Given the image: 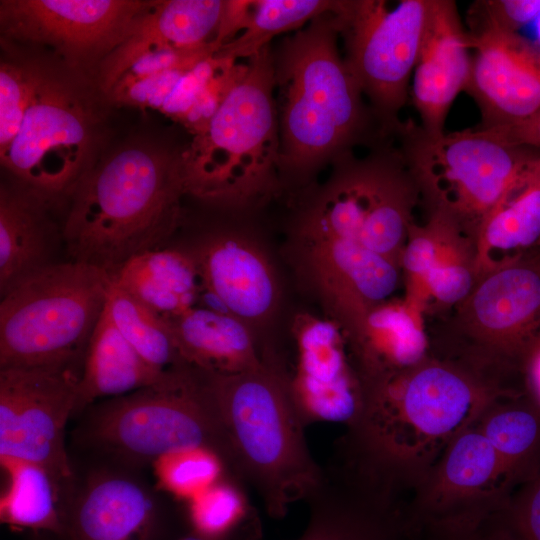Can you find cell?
Masks as SVG:
<instances>
[{
    "mask_svg": "<svg viewBox=\"0 0 540 540\" xmlns=\"http://www.w3.org/2000/svg\"><path fill=\"white\" fill-rule=\"evenodd\" d=\"M183 152L147 138L107 146L66 201L70 260L112 276L131 258L160 248L178 226L187 194Z\"/></svg>",
    "mask_w": 540,
    "mask_h": 540,
    "instance_id": "obj_1",
    "label": "cell"
},
{
    "mask_svg": "<svg viewBox=\"0 0 540 540\" xmlns=\"http://www.w3.org/2000/svg\"><path fill=\"white\" fill-rule=\"evenodd\" d=\"M505 395L472 370L425 357L364 386L344 437L398 484L416 488L449 442Z\"/></svg>",
    "mask_w": 540,
    "mask_h": 540,
    "instance_id": "obj_2",
    "label": "cell"
},
{
    "mask_svg": "<svg viewBox=\"0 0 540 540\" xmlns=\"http://www.w3.org/2000/svg\"><path fill=\"white\" fill-rule=\"evenodd\" d=\"M338 38L331 10L272 50L281 181L303 183L355 146L387 140L339 52Z\"/></svg>",
    "mask_w": 540,
    "mask_h": 540,
    "instance_id": "obj_3",
    "label": "cell"
},
{
    "mask_svg": "<svg viewBox=\"0 0 540 540\" xmlns=\"http://www.w3.org/2000/svg\"><path fill=\"white\" fill-rule=\"evenodd\" d=\"M187 194L245 209L279 189L280 134L271 44L248 59L207 126L183 152Z\"/></svg>",
    "mask_w": 540,
    "mask_h": 540,
    "instance_id": "obj_4",
    "label": "cell"
},
{
    "mask_svg": "<svg viewBox=\"0 0 540 540\" xmlns=\"http://www.w3.org/2000/svg\"><path fill=\"white\" fill-rule=\"evenodd\" d=\"M201 372L227 440L234 479L253 487L270 517L282 519L291 505L312 495L323 473L285 387L267 366L232 375Z\"/></svg>",
    "mask_w": 540,
    "mask_h": 540,
    "instance_id": "obj_5",
    "label": "cell"
},
{
    "mask_svg": "<svg viewBox=\"0 0 540 540\" xmlns=\"http://www.w3.org/2000/svg\"><path fill=\"white\" fill-rule=\"evenodd\" d=\"M34 51V93L0 162L11 177L63 202L108 146L110 103L95 79Z\"/></svg>",
    "mask_w": 540,
    "mask_h": 540,
    "instance_id": "obj_6",
    "label": "cell"
},
{
    "mask_svg": "<svg viewBox=\"0 0 540 540\" xmlns=\"http://www.w3.org/2000/svg\"><path fill=\"white\" fill-rule=\"evenodd\" d=\"M112 285L110 274L73 260L27 277L0 302L1 368H72L85 356Z\"/></svg>",
    "mask_w": 540,
    "mask_h": 540,
    "instance_id": "obj_7",
    "label": "cell"
},
{
    "mask_svg": "<svg viewBox=\"0 0 540 540\" xmlns=\"http://www.w3.org/2000/svg\"><path fill=\"white\" fill-rule=\"evenodd\" d=\"M81 435L92 447L132 464L205 448L230 468V450L203 373L188 365L173 369L159 385L97 405Z\"/></svg>",
    "mask_w": 540,
    "mask_h": 540,
    "instance_id": "obj_8",
    "label": "cell"
},
{
    "mask_svg": "<svg viewBox=\"0 0 540 540\" xmlns=\"http://www.w3.org/2000/svg\"><path fill=\"white\" fill-rule=\"evenodd\" d=\"M395 140L430 214L451 220L473 243L483 219L537 153L490 128L432 134L412 119Z\"/></svg>",
    "mask_w": 540,
    "mask_h": 540,
    "instance_id": "obj_9",
    "label": "cell"
},
{
    "mask_svg": "<svg viewBox=\"0 0 540 540\" xmlns=\"http://www.w3.org/2000/svg\"><path fill=\"white\" fill-rule=\"evenodd\" d=\"M430 0H338L344 61L385 139H395L421 49Z\"/></svg>",
    "mask_w": 540,
    "mask_h": 540,
    "instance_id": "obj_10",
    "label": "cell"
},
{
    "mask_svg": "<svg viewBox=\"0 0 540 540\" xmlns=\"http://www.w3.org/2000/svg\"><path fill=\"white\" fill-rule=\"evenodd\" d=\"M150 0H1V40L45 52L96 81Z\"/></svg>",
    "mask_w": 540,
    "mask_h": 540,
    "instance_id": "obj_11",
    "label": "cell"
},
{
    "mask_svg": "<svg viewBox=\"0 0 540 540\" xmlns=\"http://www.w3.org/2000/svg\"><path fill=\"white\" fill-rule=\"evenodd\" d=\"M79 377L72 368L0 369V457L41 465L60 489L73 481L65 429Z\"/></svg>",
    "mask_w": 540,
    "mask_h": 540,
    "instance_id": "obj_12",
    "label": "cell"
},
{
    "mask_svg": "<svg viewBox=\"0 0 540 540\" xmlns=\"http://www.w3.org/2000/svg\"><path fill=\"white\" fill-rule=\"evenodd\" d=\"M306 500L309 516L295 540H423L398 489L357 461L332 454Z\"/></svg>",
    "mask_w": 540,
    "mask_h": 540,
    "instance_id": "obj_13",
    "label": "cell"
},
{
    "mask_svg": "<svg viewBox=\"0 0 540 540\" xmlns=\"http://www.w3.org/2000/svg\"><path fill=\"white\" fill-rule=\"evenodd\" d=\"M342 329L335 319L309 313L294 319L293 367L281 382L304 426L334 422L348 427L360 414L362 384Z\"/></svg>",
    "mask_w": 540,
    "mask_h": 540,
    "instance_id": "obj_14",
    "label": "cell"
},
{
    "mask_svg": "<svg viewBox=\"0 0 540 540\" xmlns=\"http://www.w3.org/2000/svg\"><path fill=\"white\" fill-rule=\"evenodd\" d=\"M415 490L409 513L420 526L483 517L509 497L500 459L475 423L449 442Z\"/></svg>",
    "mask_w": 540,
    "mask_h": 540,
    "instance_id": "obj_15",
    "label": "cell"
},
{
    "mask_svg": "<svg viewBox=\"0 0 540 540\" xmlns=\"http://www.w3.org/2000/svg\"><path fill=\"white\" fill-rule=\"evenodd\" d=\"M472 68L466 88L480 113L477 127L527 121L540 112V48L518 32L467 30Z\"/></svg>",
    "mask_w": 540,
    "mask_h": 540,
    "instance_id": "obj_16",
    "label": "cell"
},
{
    "mask_svg": "<svg viewBox=\"0 0 540 540\" xmlns=\"http://www.w3.org/2000/svg\"><path fill=\"white\" fill-rule=\"evenodd\" d=\"M62 540H162L159 502L137 479L121 472L90 473L64 508Z\"/></svg>",
    "mask_w": 540,
    "mask_h": 540,
    "instance_id": "obj_17",
    "label": "cell"
},
{
    "mask_svg": "<svg viewBox=\"0 0 540 540\" xmlns=\"http://www.w3.org/2000/svg\"><path fill=\"white\" fill-rule=\"evenodd\" d=\"M480 276L461 302L463 322L485 352L511 354L540 323V269L519 258Z\"/></svg>",
    "mask_w": 540,
    "mask_h": 540,
    "instance_id": "obj_18",
    "label": "cell"
},
{
    "mask_svg": "<svg viewBox=\"0 0 540 540\" xmlns=\"http://www.w3.org/2000/svg\"><path fill=\"white\" fill-rule=\"evenodd\" d=\"M202 281V294L214 309L242 321H262L274 310L277 280L264 253L248 239L230 232L206 235L191 249Z\"/></svg>",
    "mask_w": 540,
    "mask_h": 540,
    "instance_id": "obj_19",
    "label": "cell"
},
{
    "mask_svg": "<svg viewBox=\"0 0 540 540\" xmlns=\"http://www.w3.org/2000/svg\"><path fill=\"white\" fill-rule=\"evenodd\" d=\"M467 29L452 0H430L425 33L412 76L411 99L420 126L444 132L449 110L469 83L472 57Z\"/></svg>",
    "mask_w": 540,
    "mask_h": 540,
    "instance_id": "obj_20",
    "label": "cell"
},
{
    "mask_svg": "<svg viewBox=\"0 0 540 540\" xmlns=\"http://www.w3.org/2000/svg\"><path fill=\"white\" fill-rule=\"evenodd\" d=\"M62 202L11 177L0 186V295L54 264L63 225L54 217Z\"/></svg>",
    "mask_w": 540,
    "mask_h": 540,
    "instance_id": "obj_21",
    "label": "cell"
},
{
    "mask_svg": "<svg viewBox=\"0 0 540 540\" xmlns=\"http://www.w3.org/2000/svg\"><path fill=\"white\" fill-rule=\"evenodd\" d=\"M540 241V153L513 178L483 219L475 237L477 276L519 259Z\"/></svg>",
    "mask_w": 540,
    "mask_h": 540,
    "instance_id": "obj_22",
    "label": "cell"
},
{
    "mask_svg": "<svg viewBox=\"0 0 540 540\" xmlns=\"http://www.w3.org/2000/svg\"><path fill=\"white\" fill-rule=\"evenodd\" d=\"M166 321L180 356L191 367L218 375L266 367L245 322L227 312L197 305Z\"/></svg>",
    "mask_w": 540,
    "mask_h": 540,
    "instance_id": "obj_23",
    "label": "cell"
},
{
    "mask_svg": "<svg viewBox=\"0 0 540 540\" xmlns=\"http://www.w3.org/2000/svg\"><path fill=\"white\" fill-rule=\"evenodd\" d=\"M172 370L158 369L144 360L119 332L105 307L85 352L76 411L99 398L118 397L159 385Z\"/></svg>",
    "mask_w": 540,
    "mask_h": 540,
    "instance_id": "obj_24",
    "label": "cell"
},
{
    "mask_svg": "<svg viewBox=\"0 0 540 540\" xmlns=\"http://www.w3.org/2000/svg\"><path fill=\"white\" fill-rule=\"evenodd\" d=\"M111 278L115 285L166 319L197 306L203 290L194 258L182 249L160 247L141 253Z\"/></svg>",
    "mask_w": 540,
    "mask_h": 540,
    "instance_id": "obj_25",
    "label": "cell"
},
{
    "mask_svg": "<svg viewBox=\"0 0 540 540\" xmlns=\"http://www.w3.org/2000/svg\"><path fill=\"white\" fill-rule=\"evenodd\" d=\"M224 4L225 0L150 1L121 43L120 52L133 57L152 46L190 49L215 45Z\"/></svg>",
    "mask_w": 540,
    "mask_h": 540,
    "instance_id": "obj_26",
    "label": "cell"
},
{
    "mask_svg": "<svg viewBox=\"0 0 540 540\" xmlns=\"http://www.w3.org/2000/svg\"><path fill=\"white\" fill-rule=\"evenodd\" d=\"M0 462L8 478L0 498L1 523L62 539L65 521L61 489L50 472L41 465L16 458L0 457Z\"/></svg>",
    "mask_w": 540,
    "mask_h": 540,
    "instance_id": "obj_27",
    "label": "cell"
},
{
    "mask_svg": "<svg viewBox=\"0 0 540 540\" xmlns=\"http://www.w3.org/2000/svg\"><path fill=\"white\" fill-rule=\"evenodd\" d=\"M495 400L475 423L495 449L504 473L506 491L525 480L540 465V409Z\"/></svg>",
    "mask_w": 540,
    "mask_h": 540,
    "instance_id": "obj_28",
    "label": "cell"
},
{
    "mask_svg": "<svg viewBox=\"0 0 540 540\" xmlns=\"http://www.w3.org/2000/svg\"><path fill=\"white\" fill-rule=\"evenodd\" d=\"M332 0L248 1L238 35L221 46L217 54L248 60L284 32L302 28L314 18L333 10Z\"/></svg>",
    "mask_w": 540,
    "mask_h": 540,
    "instance_id": "obj_29",
    "label": "cell"
},
{
    "mask_svg": "<svg viewBox=\"0 0 540 540\" xmlns=\"http://www.w3.org/2000/svg\"><path fill=\"white\" fill-rule=\"evenodd\" d=\"M106 310L122 336L149 364L161 370L187 366L166 319L113 281Z\"/></svg>",
    "mask_w": 540,
    "mask_h": 540,
    "instance_id": "obj_30",
    "label": "cell"
},
{
    "mask_svg": "<svg viewBox=\"0 0 540 540\" xmlns=\"http://www.w3.org/2000/svg\"><path fill=\"white\" fill-rule=\"evenodd\" d=\"M187 503L190 532L207 540H236L257 515L237 482L223 478Z\"/></svg>",
    "mask_w": 540,
    "mask_h": 540,
    "instance_id": "obj_31",
    "label": "cell"
},
{
    "mask_svg": "<svg viewBox=\"0 0 540 540\" xmlns=\"http://www.w3.org/2000/svg\"><path fill=\"white\" fill-rule=\"evenodd\" d=\"M1 40V39H0ZM0 155L16 137L32 99L37 72L36 51L1 40Z\"/></svg>",
    "mask_w": 540,
    "mask_h": 540,
    "instance_id": "obj_32",
    "label": "cell"
},
{
    "mask_svg": "<svg viewBox=\"0 0 540 540\" xmlns=\"http://www.w3.org/2000/svg\"><path fill=\"white\" fill-rule=\"evenodd\" d=\"M224 466L217 453L205 448L170 453L153 463L159 486L185 501L219 481Z\"/></svg>",
    "mask_w": 540,
    "mask_h": 540,
    "instance_id": "obj_33",
    "label": "cell"
},
{
    "mask_svg": "<svg viewBox=\"0 0 540 540\" xmlns=\"http://www.w3.org/2000/svg\"><path fill=\"white\" fill-rule=\"evenodd\" d=\"M492 517L508 540H540V465Z\"/></svg>",
    "mask_w": 540,
    "mask_h": 540,
    "instance_id": "obj_34",
    "label": "cell"
},
{
    "mask_svg": "<svg viewBox=\"0 0 540 540\" xmlns=\"http://www.w3.org/2000/svg\"><path fill=\"white\" fill-rule=\"evenodd\" d=\"M540 16V0H483L472 3L467 12V30L495 28L509 32Z\"/></svg>",
    "mask_w": 540,
    "mask_h": 540,
    "instance_id": "obj_35",
    "label": "cell"
},
{
    "mask_svg": "<svg viewBox=\"0 0 540 540\" xmlns=\"http://www.w3.org/2000/svg\"><path fill=\"white\" fill-rule=\"evenodd\" d=\"M475 275L473 264H467L455 253H448L421 280L438 302L455 304L469 296L476 283Z\"/></svg>",
    "mask_w": 540,
    "mask_h": 540,
    "instance_id": "obj_36",
    "label": "cell"
},
{
    "mask_svg": "<svg viewBox=\"0 0 540 540\" xmlns=\"http://www.w3.org/2000/svg\"><path fill=\"white\" fill-rule=\"evenodd\" d=\"M423 540H508L492 517L460 518L421 526Z\"/></svg>",
    "mask_w": 540,
    "mask_h": 540,
    "instance_id": "obj_37",
    "label": "cell"
},
{
    "mask_svg": "<svg viewBox=\"0 0 540 540\" xmlns=\"http://www.w3.org/2000/svg\"><path fill=\"white\" fill-rule=\"evenodd\" d=\"M490 128L510 143L540 150V112L518 124Z\"/></svg>",
    "mask_w": 540,
    "mask_h": 540,
    "instance_id": "obj_38",
    "label": "cell"
},
{
    "mask_svg": "<svg viewBox=\"0 0 540 540\" xmlns=\"http://www.w3.org/2000/svg\"><path fill=\"white\" fill-rule=\"evenodd\" d=\"M529 374L532 389L534 391L536 401L540 407V345L534 350L531 356Z\"/></svg>",
    "mask_w": 540,
    "mask_h": 540,
    "instance_id": "obj_39",
    "label": "cell"
},
{
    "mask_svg": "<svg viewBox=\"0 0 540 540\" xmlns=\"http://www.w3.org/2000/svg\"><path fill=\"white\" fill-rule=\"evenodd\" d=\"M236 540H264L262 524L258 514L248 523Z\"/></svg>",
    "mask_w": 540,
    "mask_h": 540,
    "instance_id": "obj_40",
    "label": "cell"
},
{
    "mask_svg": "<svg viewBox=\"0 0 540 540\" xmlns=\"http://www.w3.org/2000/svg\"><path fill=\"white\" fill-rule=\"evenodd\" d=\"M36 535L37 536L35 537L34 540H62L55 535L47 534V533H36Z\"/></svg>",
    "mask_w": 540,
    "mask_h": 540,
    "instance_id": "obj_41",
    "label": "cell"
},
{
    "mask_svg": "<svg viewBox=\"0 0 540 540\" xmlns=\"http://www.w3.org/2000/svg\"><path fill=\"white\" fill-rule=\"evenodd\" d=\"M177 540H207L205 538H202L192 532H189L187 535H184L180 538H178Z\"/></svg>",
    "mask_w": 540,
    "mask_h": 540,
    "instance_id": "obj_42",
    "label": "cell"
},
{
    "mask_svg": "<svg viewBox=\"0 0 540 540\" xmlns=\"http://www.w3.org/2000/svg\"><path fill=\"white\" fill-rule=\"evenodd\" d=\"M536 27H537V36H538V47L540 48V16L536 20Z\"/></svg>",
    "mask_w": 540,
    "mask_h": 540,
    "instance_id": "obj_43",
    "label": "cell"
}]
</instances>
